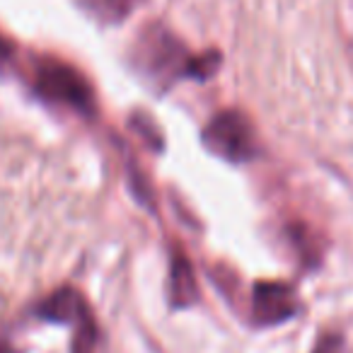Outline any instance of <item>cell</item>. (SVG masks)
I'll list each match as a JSON object with an SVG mask.
<instances>
[{
    "label": "cell",
    "mask_w": 353,
    "mask_h": 353,
    "mask_svg": "<svg viewBox=\"0 0 353 353\" xmlns=\"http://www.w3.org/2000/svg\"><path fill=\"white\" fill-rule=\"evenodd\" d=\"M203 145L228 162H247L256 152V133L242 112H223L203 128Z\"/></svg>",
    "instance_id": "obj_1"
},
{
    "label": "cell",
    "mask_w": 353,
    "mask_h": 353,
    "mask_svg": "<svg viewBox=\"0 0 353 353\" xmlns=\"http://www.w3.org/2000/svg\"><path fill=\"white\" fill-rule=\"evenodd\" d=\"M37 90L51 102L65 104L78 112H92L94 94L90 83L68 63L61 61H41L37 70Z\"/></svg>",
    "instance_id": "obj_2"
},
{
    "label": "cell",
    "mask_w": 353,
    "mask_h": 353,
    "mask_svg": "<svg viewBox=\"0 0 353 353\" xmlns=\"http://www.w3.org/2000/svg\"><path fill=\"white\" fill-rule=\"evenodd\" d=\"M138 63L155 78L162 75H187L189 56L184 46L162 27H150L138 46Z\"/></svg>",
    "instance_id": "obj_3"
},
{
    "label": "cell",
    "mask_w": 353,
    "mask_h": 353,
    "mask_svg": "<svg viewBox=\"0 0 353 353\" xmlns=\"http://www.w3.org/2000/svg\"><path fill=\"white\" fill-rule=\"evenodd\" d=\"M252 307H254L256 324H279L293 317L298 303H295L290 285L276 283V281H261V283L254 285Z\"/></svg>",
    "instance_id": "obj_4"
},
{
    "label": "cell",
    "mask_w": 353,
    "mask_h": 353,
    "mask_svg": "<svg viewBox=\"0 0 353 353\" xmlns=\"http://www.w3.org/2000/svg\"><path fill=\"white\" fill-rule=\"evenodd\" d=\"M39 314L46 322H61V324H73V322L80 324L85 317H90L88 307H85V300L73 288L56 290L51 298H46L39 305Z\"/></svg>",
    "instance_id": "obj_5"
},
{
    "label": "cell",
    "mask_w": 353,
    "mask_h": 353,
    "mask_svg": "<svg viewBox=\"0 0 353 353\" xmlns=\"http://www.w3.org/2000/svg\"><path fill=\"white\" fill-rule=\"evenodd\" d=\"M170 298H172V305H176V307H189V305H194L199 298L196 279H194L192 266H189L187 256H184L182 252H174V254H172Z\"/></svg>",
    "instance_id": "obj_6"
},
{
    "label": "cell",
    "mask_w": 353,
    "mask_h": 353,
    "mask_svg": "<svg viewBox=\"0 0 353 353\" xmlns=\"http://www.w3.org/2000/svg\"><path fill=\"white\" fill-rule=\"evenodd\" d=\"M143 0H85L88 10L104 22H121L141 6Z\"/></svg>",
    "instance_id": "obj_7"
},
{
    "label": "cell",
    "mask_w": 353,
    "mask_h": 353,
    "mask_svg": "<svg viewBox=\"0 0 353 353\" xmlns=\"http://www.w3.org/2000/svg\"><path fill=\"white\" fill-rule=\"evenodd\" d=\"M218 63H221V54H218V51H206V54L196 56V59H189L187 75L189 78L206 80L218 70Z\"/></svg>",
    "instance_id": "obj_8"
},
{
    "label": "cell",
    "mask_w": 353,
    "mask_h": 353,
    "mask_svg": "<svg viewBox=\"0 0 353 353\" xmlns=\"http://www.w3.org/2000/svg\"><path fill=\"white\" fill-rule=\"evenodd\" d=\"M94 346H97V329H94L92 317H85L75 332L73 353H94Z\"/></svg>",
    "instance_id": "obj_9"
},
{
    "label": "cell",
    "mask_w": 353,
    "mask_h": 353,
    "mask_svg": "<svg viewBox=\"0 0 353 353\" xmlns=\"http://www.w3.org/2000/svg\"><path fill=\"white\" fill-rule=\"evenodd\" d=\"M314 353H341V339H339L336 334H327V336L314 346Z\"/></svg>",
    "instance_id": "obj_10"
},
{
    "label": "cell",
    "mask_w": 353,
    "mask_h": 353,
    "mask_svg": "<svg viewBox=\"0 0 353 353\" xmlns=\"http://www.w3.org/2000/svg\"><path fill=\"white\" fill-rule=\"evenodd\" d=\"M0 353H8V351H6V348H0Z\"/></svg>",
    "instance_id": "obj_11"
}]
</instances>
